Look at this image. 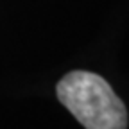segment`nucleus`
<instances>
[{"instance_id": "1", "label": "nucleus", "mask_w": 129, "mask_h": 129, "mask_svg": "<svg viewBox=\"0 0 129 129\" xmlns=\"http://www.w3.org/2000/svg\"><path fill=\"white\" fill-rule=\"evenodd\" d=\"M56 91L84 129H127L125 106L101 75L74 70L57 83Z\"/></svg>"}]
</instances>
